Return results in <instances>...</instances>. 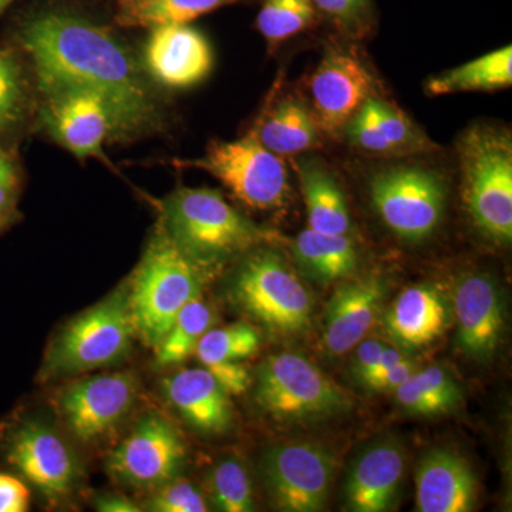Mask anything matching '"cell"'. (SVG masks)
I'll list each match as a JSON object with an SVG mask.
<instances>
[{
    "mask_svg": "<svg viewBox=\"0 0 512 512\" xmlns=\"http://www.w3.org/2000/svg\"><path fill=\"white\" fill-rule=\"evenodd\" d=\"M8 42L28 60L33 82L73 84L99 94L116 124V143L164 127L163 101L143 63L110 26L69 2H40L10 20Z\"/></svg>",
    "mask_w": 512,
    "mask_h": 512,
    "instance_id": "cell-1",
    "label": "cell"
},
{
    "mask_svg": "<svg viewBox=\"0 0 512 512\" xmlns=\"http://www.w3.org/2000/svg\"><path fill=\"white\" fill-rule=\"evenodd\" d=\"M160 220L185 254L210 272L281 241L278 232L259 227L210 188L178 187L161 204Z\"/></svg>",
    "mask_w": 512,
    "mask_h": 512,
    "instance_id": "cell-2",
    "label": "cell"
},
{
    "mask_svg": "<svg viewBox=\"0 0 512 512\" xmlns=\"http://www.w3.org/2000/svg\"><path fill=\"white\" fill-rule=\"evenodd\" d=\"M210 274L185 254L163 222L158 221L127 284L128 306L137 338L148 348L156 349L178 313L201 295Z\"/></svg>",
    "mask_w": 512,
    "mask_h": 512,
    "instance_id": "cell-3",
    "label": "cell"
},
{
    "mask_svg": "<svg viewBox=\"0 0 512 512\" xmlns=\"http://www.w3.org/2000/svg\"><path fill=\"white\" fill-rule=\"evenodd\" d=\"M256 406L276 423L305 424L335 419L353 407L349 393L298 353L266 357L256 369Z\"/></svg>",
    "mask_w": 512,
    "mask_h": 512,
    "instance_id": "cell-4",
    "label": "cell"
},
{
    "mask_svg": "<svg viewBox=\"0 0 512 512\" xmlns=\"http://www.w3.org/2000/svg\"><path fill=\"white\" fill-rule=\"evenodd\" d=\"M136 338L127 286L67 323L47 349L42 379L82 375L117 365Z\"/></svg>",
    "mask_w": 512,
    "mask_h": 512,
    "instance_id": "cell-5",
    "label": "cell"
},
{
    "mask_svg": "<svg viewBox=\"0 0 512 512\" xmlns=\"http://www.w3.org/2000/svg\"><path fill=\"white\" fill-rule=\"evenodd\" d=\"M228 295L239 311L272 332L299 333L311 326V292L274 249L261 247L244 255Z\"/></svg>",
    "mask_w": 512,
    "mask_h": 512,
    "instance_id": "cell-6",
    "label": "cell"
},
{
    "mask_svg": "<svg viewBox=\"0 0 512 512\" xmlns=\"http://www.w3.org/2000/svg\"><path fill=\"white\" fill-rule=\"evenodd\" d=\"M464 202L483 234L495 242L512 239L511 138L495 128L477 127L460 141Z\"/></svg>",
    "mask_w": 512,
    "mask_h": 512,
    "instance_id": "cell-7",
    "label": "cell"
},
{
    "mask_svg": "<svg viewBox=\"0 0 512 512\" xmlns=\"http://www.w3.org/2000/svg\"><path fill=\"white\" fill-rule=\"evenodd\" d=\"M35 89L37 128L77 160L96 158L113 168L104 144L116 143V124L106 100L73 84L35 82Z\"/></svg>",
    "mask_w": 512,
    "mask_h": 512,
    "instance_id": "cell-8",
    "label": "cell"
},
{
    "mask_svg": "<svg viewBox=\"0 0 512 512\" xmlns=\"http://www.w3.org/2000/svg\"><path fill=\"white\" fill-rule=\"evenodd\" d=\"M175 167L207 171L241 204L252 210L282 207L288 197L284 161L269 151L256 134L234 141H214L197 160H173Z\"/></svg>",
    "mask_w": 512,
    "mask_h": 512,
    "instance_id": "cell-9",
    "label": "cell"
},
{
    "mask_svg": "<svg viewBox=\"0 0 512 512\" xmlns=\"http://www.w3.org/2000/svg\"><path fill=\"white\" fill-rule=\"evenodd\" d=\"M373 207L397 237L419 242L433 234L443 218L446 188L420 167L380 171L369 184Z\"/></svg>",
    "mask_w": 512,
    "mask_h": 512,
    "instance_id": "cell-10",
    "label": "cell"
},
{
    "mask_svg": "<svg viewBox=\"0 0 512 512\" xmlns=\"http://www.w3.org/2000/svg\"><path fill=\"white\" fill-rule=\"evenodd\" d=\"M336 458L320 444L288 441L262 454L261 474L275 507L286 512H318L328 504Z\"/></svg>",
    "mask_w": 512,
    "mask_h": 512,
    "instance_id": "cell-11",
    "label": "cell"
},
{
    "mask_svg": "<svg viewBox=\"0 0 512 512\" xmlns=\"http://www.w3.org/2000/svg\"><path fill=\"white\" fill-rule=\"evenodd\" d=\"M185 461L180 433L165 417L150 413L114 448L107 470L120 483L156 490L178 477Z\"/></svg>",
    "mask_w": 512,
    "mask_h": 512,
    "instance_id": "cell-12",
    "label": "cell"
},
{
    "mask_svg": "<svg viewBox=\"0 0 512 512\" xmlns=\"http://www.w3.org/2000/svg\"><path fill=\"white\" fill-rule=\"evenodd\" d=\"M136 394V379L131 373L86 377L63 389L59 409L74 436L83 443H93L126 417Z\"/></svg>",
    "mask_w": 512,
    "mask_h": 512,
    "instance_id": "cell-13",
    "label": "cell"
},
{
    "mask_svg": "<svg viewBox=\"0 0 512 512\" xmlns=\"http://www.w3.org/2000/svg\"><path fill=\"white\" fill-rule=\"evenodd\" d=\"M3 453L30 484L50 500L73 490L79 470L66 441L43 424L26 421L9 431Z\"/></svg>",
    "mask_w": 512,
    "mask_h": 512,
    "instance_id": "cell-14",
    "label": "cell"
},
{
    "mask_svg": "<svg viewBox=\"0 0 512 512\" xmlns=\"http://www.w3.org/2000/svg\"><path fill=\"white\" fill-rule=\"evenodd\" d=\"M143 67L148 77L168 89H188L207 79L214 66L210 42L190 25L148 29Z\"/></svg>",
    "mask_w": 512,
    "mask_h": 512,
    "instance_id": "cell-15",
    "label": "cell"
},
{
    "mask_svg": "<svg viewBox=\"0 0 512 512\" xmlns=\"http://www.w3.org/2000/svg\"><path fill=\"white\" fill-rule=\"evenodd\" d=\"M373 80L365 64L352 53L330 50L316 67L311 82L316 124L336 133L369 99Z\"/></svg>",
    "mask_w": 512,
    "mask_h": 512,
    "instance_id": "cell-16",
    "label": "cell"
},
{
    "mask_svg": "<svg viewBox=\"0 0 512 512\" xmlns=\"http://www.w3.org/2000/svg\"><path fill=\"white\" fill-rule=\"evenodd\" d=\"M457 345L471 359L484 362L500 345L504 329L501 289L483 274L464 276L454 288Z\"/></svg>",
    "mask_w": 512,
    "mask_h": 512,
    "instance_id": "cell-17",
    "label": "cell"
},
{
    "mask_svg": "<svg viewBox=\"0 0 512 512\" xmlns=\"http://www.w3.org/2000/svg\"><path fill=\"white\" fill-rule=\"evenodd\" d=\"M387 285L376 276L345 282L326 306L322 345L332 356H343L365 339L382 313Z\"/></svg>",
    "mask_w": 512,
    "mask_h": 512,
    "instance_id": "cell-18",
    "label": "cell"
},
{
    "mask_svg": "<svg viewBox=\"0 0 512 512\" xmlns=\"http://www.w3.org/2000/svg\"><path fill=\"white\" fill-rule=\"evenodd\" d=\"M406 473V451L397 440H380L356 458L345 485L346 507L355 512L392 510Z\"/></svg>",
    "mask_w": 512,
    "mask_h": 512,
    "instance_id": "cell-19",
    "label": "cell"
},
{
    "mask_svg": "<svg viewBox=\"0 0 512 512\" xmlns=\"http://www.w3.org/2000/svg\"><path fill=\"white\" fill-rule=\"evenodd\" d=\"M477 480L470 464L451 450L436 448L421 458L416 476L420 512H470L477 507Z\"/></svg>",
    "mask_w": 512,
    "mask_h": 512,
    "instance_id": "cell-20",
    "label": "cell"
},
{
    "mask_svg": "<svg viewBox=\"0 0 512 512\" xmlns=\"http://www.w3.org/2000/svg\"><path fill=\"white\" fill-rule=\"evenodd\" d=\"M164 392L171 406L198 433L218 436L231 429L234 413L229 394L205 367L167 377Z\"/></svg>",
    "mask_w": 512,
    "mask_h": 512,
    "instance_id": "cell-21",
    "label": "cell"
},
{
    "mask_svg": "<svg viewBox=\"0 0 512 512\" xmlns=\"http://www.w3.org/2000/svg\"><path fill=\"white\" fill-rule=\"evenodd\" d=\"M448 323L446 299L430 285L404 289L384 318L390 338L403 349H421L441 338Z\"/></svg>",
    "mask_w": 512,
    "mask_h": 512,
    "instance_id": "cell-22",
    "label": "cell"
},
{
    "mask_svg": "<svg viewBox=\"0 0 512 512\" xmlns=\"http://www.w3.org/2000/svg\"><path fill=\"white\" fill-rule=\"evenodd\" d=\"M35 110L36 89L28 60L6 40L0 43V144L15 147Z\"/></svg>",
    "mask_w": 512,
    "mask_h": 512,
    "instance_id": "cell-23",
    "label": "cell"
},
{
    "mask_svg": "<svg viewBox=\"0 0 512 512\" xmlns=\"http://www.w3.org/2000/svg\"><path fill=\"white\" fill-rule=\"evenodd\" d=\"M296 262L306 275L330 284L355 274L359 255L348 235L323 234L305 229L293 242Z\"/></svg>",
    "mask_w": 512,
    "mask_h": 512,
    "instance_id": "cell-24",
    "label": "cell"
},
{
    "mask_svg": "<svg viewBox=\"0 0 512 512\" xmlns=\"http://www.w3.org/2000/svg\"><path fill=\"white\" fill-rule=\"evenodd\" d=\"M301 184L309 228L323 234L348 235L352 221L348 202L332 175L313 163L303 164Z\"/></svg>",
    "mask_w": 512,
    "mask_h": 512,
    "instance_id": "cell-25",
    "label": "cell"
},
{
    "mask_svg": "<svg viewBox=\"0 0 512 512\" xmlns=\"http://www.w3.org/2000/svg\"><path fill=\"white\" fill-rule=\"evenodd\" d=\"M512 83V47L471 60L456 69L437 74L427 82V92L433 96L464 92H488L504 89Z\"/></svg>",
    "mask_w": 512,
    "mask_h": 512,
    "instance_id": "cell-26",
    "label": "cell"
},
{
    "mask_svg": "<svg viewBox=\"0 0 512 512\" xmlns=\"http://www.w3.org/2000/svg\"><path fill=\"white\" fill-rule=\"evenodd\" d=\"M114 20L123 28L153 29L164 25H190L237 0H116Z\"/></svg>",
    "mask_w": 512,
    "mask_h": 512,
    "instance_id": "cell-27",
    "label": "cell"
},
{
    "mask_svg": "<svg viewBox=\"0 0 512 512\" xmlns=\"http://www.w3.org/2000/svg\"><path fill=\"white\" fill-rule=\"evenodd\" d=\"M397 403L414 416L434 417L450 413L461 402V389L441 366L416 370L394 392Z\"/></svg>",
    "mask_w": 512,
    "mask_h": 512,
    "instance_id": "cell-28",
    "label": "cell"
},
{
    "mask_svg": "<svg viewBox=\"0 0 512 512\" xmlns=\"http://www.w3.org/2000/svg\"><path fill=\"white\" fill-rule=\"evenodd\" d=\"M256 137L276 156H289L316 147L318 124L305 107L286 100L268 114Z\"/></svg>",
    "mask_w": 512,
    "mask_h": 512,
    "instance_id": "cell-29",
    "label": "cell"
},
{
    "mask_svg": "<svg viewBox=\"0 0 512 512\" xmlns=\"http://www.w3.org/2000/svg\"><path fill=\"white\" fill-rule=\"evenodd\" d=\"M214 311L202 296L192 299L178 313L173 326L156 349V363L160 367L184 363L195 352L198 342L214 325Z\"/></svg>",
    "mask_w": 512,
    "mask_h": 512,
    "instance_id": "cell-30",
    "label": "cell"
},
{
    "mask_svg": "<svg viewBox=\"0 0 512 512\" xmlns=\"http://www.w3.org/2000/svg\"><path fill=\"white\" fill-rule=\"evenodd\" d=\"M261 335L254 326L245 322L232 323L225 328L210 329L205 332L195 355L204 367L225 362H242L258 352Z\"/></svg>",
    "mask_w": 512,
    "mask_h": 512,
    "instance_id": "cell-31",
    "label": "cell"
},
{
    "mask_svg": "<svg viewBox=\"0 0 512 512\" xmlns=\"http://www.w3.org/2000/svg\"><path fill=\"white\" fill-rule=\"evenodd\" d=\"M211 501L218 511L251 512L255 510L254 490L248 470L241 461L227 458L215 464L208 478Z\"/></svg>",
    "mask_w": 512,
    "mask_h": 512,
    "instance_id": "cell-32",
    "label": "cell"
},
{
    "mask_svg": "<svg viewBox=\"0 0 512 512\" xmlns=\"http://www.w3.org/2000/svg\"><path fill=\"white\" fill-rule=\"evenodd\" d=\"M313 18L312 0H265L256 25L262 36L276 45L308 28Z\"/></svg>",
    "mask_w": 512,
    "mask_h": 512,
    "instance_id": "cell-33",
    "label": "cell"
},
{
    "mask_svg": "<svg viewBox=\"0 0 512 512\" xmlns=\"http://www.w3.org/2000/svg\"><path fill=\"white\" fill-rule=\"evenodd\" d=\"M366 104L372 111L373 119L382 131L383 137L392 146L394 154L426 150L429 143L427 138L399 110L394 109L386 101L372 96L366 100Z\"/></svg>",
    "mask_w": 512,
    "mask_h": 512,
    "instance_id": "cell-34",
    "label": "cell"
},
{
    "mask_svg": "<svg viewBox=\"0 0 512 512\" xmlns=\"http://www.w3.org/2000/svg\"><path fill=\"white\" fill-rule=\"evenodd\" d=\"M146 507L153 512H205L210 510L204 494L191 481L175 477L153 490Z\"/></svg>",
    "mask_w": 512,
    "mask_h": 512,
    "instance_id": "cell-35",
    "label": "cell"
},
{
    "mask_svg": "<svg viewBox=\"0 0 512 512\" xmlns=\"http://www.w3.org/2000/svg\"><path fill=\"white\" fill-rule=\"evenodd\" d=\"M23 168L15 147L0 144V214L18 215Z\"/></svg>",
    "mask_w": 512,
    "mask_h": 512,
    "instance_id": "cell-36",
    "label": "cell"
},
{
    "mask_svg": "<svg viewBox=\"0 0 512 512\" xmlns=\"http://www.w3.org/2000/svg\"><path fill=\"white\" fill-rule=\"evenodd\" d=\"M348 124L350 141H352L357 148L367 151V153L370 154L393 156V148L387 143L386 138L383 137L382 131L377 127L376 121L372 116V111H370L366 101Z\"/></svg>",
    "mask_w": 512,
    "mask_h": 512,
    "instance_id": "cell-37",
    "label": "cell"
},
{
    "mask_svg": "<svg viewBox=\"0 0 512 512\" xmlns=\"http://www.w3.org/2000/svg\"><path fill=\"white\" fill-rule=\"evenodd\" d=\"M210 370L211 375L221 384L222 389L228 394H242L247 392L252 384V377L248 369L239 362L217 363L205 367Z\"/></svg>",
    "mask_w": 512,
    "mask_h": 512,
    "instance_id": "cell-38",
    "label": "cell"
},
{
    "mask_svg": "<svg viewBox=\"0 0 512 512\" xmlns=\"http://www.w3.org/2000/svg\"><path fill=\"white\" fill-rule=\"evenodd\" d=\"M312 3L345 26L356 25L369 8V0H312Z\"/></svg>",
    "mask_w": 512,
    "mask_h": 512,
    "instance_id": "cell-39",
    "label": "cell"
},
{
    "mask_svg": "<svg viewBox=\"0 0 512 512\" xmlns=\"http://www.w3.org/2000/svg\"><path fill=\"white\" fill-rule=\"evenodd\" d=\"M30 507V491L19 478L0 473V512H25Z\"/></svg>",
    "mask_w": 512,
    "mask_h": 512,
    "instance_id": "cell-40",
    "label": "cell"
},
{
    "mask_svg": "<svg viewBox=\"0 0 512 512\" xmlns=\"http://www.w3.org/2000/svg\"><path fill=\"white\" fill-rule=\"evenodd\" d=\"M416 370V363L406 357V359H403L399 365L387 370L383 375L366 380L362 386H365L367 390H370V392L394 393L404 382H406L407 379H409L410 376L413 375L414 372H416Z\"/></svg>",
    "mask_w": 512,
    "mask_h": 512,
    "instance_id": "cell-41",
    "label": "cell"
},
{
    "mask_svg": "<svg viewBox=\"0 0 512 512\" xmlns=\"http://www.w3.org/2000/svg\"><path fill=\"white\" fill-rule=\"evenodd\" d=\"M386 346L379 340H360L355 346L356 352L353 356L352 372L357 382L362 383L376 366L377 360L382 355Z\"/></svg>",
    "mask_w": 512,
    "mask_h": 512,
    "instance_id": "cell-42",
    "label": "cell"
},
{
    "mask_svg": "<svg viewBox=\"0 0 512 512\" xmlns=\"http://www.w3.org/2000/svg\"><path fill=\"white\" fill-rule=\"evenodd\" d=\"M96 510L101 512H138L141 511V508L124 495L106 494L101 495L96 501Z\"/></svg>",
    "mask_w": 512,
    "mask_h": 512,
    "instance_id": "cell-43",
    "label": "cell"
},
{
    "mask_svg": "<svg viewBox=\"0 0 512 512\" xmlns=\"http://www.w3.org/2000/svg\"><path fill=\"white\" fill-rule=\"evenodd\" d=\"M403 359H406V356H404L399 349L387 348L386 346V348L383 349L379 360H377L376 366L373 367L372 372H370V375L367 376L366 379L363 380V382L360 384L365 383L366 380L372 379V377L383 375V373H386L387 370H390L392 367L399 365Z\"/></svg>",
    "mask_w": 512,
    "mask_h": 512,
    "instance_id": "cell-44",
    "label": "cell"
},
{
    "mask_svg": "<svg viewBox=\"0 0 512 512\" xmlns=\"http://www.w3.org/2000/svg\"><path fill=\"white\" fill-rule=\"evenodd\" d=\"M19 215H5L0 214V234L6 231L10 227V225L15 224L16 220H18Z\"/></svg>",
    "mask_w": 512,
    "mask_h": 512,
    "instance_id": "cell-45",
    "label": "cell"
},
{
    "mask_svg": "<svg viewBox=\"0 0 512 512\" xmlns=\"http://www.w3.org/2000/svg\"><path fill=\"white\" fill-rule=\"evenodd\" d=\"M15 2L16 0H0V19L3 18V15L8 12L10 6Z\"/></svg>",
    "mask_w": 512,
    "mask_h": 512,
    "instance_id": "cell-46",
    "label": "cell"
}]
</instances>
